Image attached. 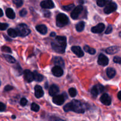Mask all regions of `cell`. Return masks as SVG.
Returning <instances> with one entry per match:
<instances>
[{
    "mask_svg": "<svg viewBox=\"0 0 121 121\" xmlns=\"http://www.w3.org/2000/svg\"><path fill=\"white\" fill-rule=\"evenodd\" d=\"M63 109L65 112L73 111L76 113H84L85 111V105L77 100H73L71 102L66 104L64 106Z\"/></svg>",
    "mask_w": 121,
    "mask_h": 121,
    "instance_id": "6da1fadb",
    "label": "cell"
},
{
    "mask_svg": "<svg viewBox=\"0 0 121 121\" xmlns=\"http://www.w3.org/2000/svg\"><path fill=\"white\" fill-rule=\"evenodd\" d=\"M66 38L64 36H57L52 43V47L55 52L59 53H65L66 47Z\"/></svg>",
    "mask_w": 121,
    "mask_h": 121,
    "instance_id": "7a4b0ae2",
    "label": "cell"
},
{
    "mask_svg": "<svg viewBox=\"0 0 121 121\" xmlns=\"http://www.w3.org/2000/svg\"><path fill=\"white\" fill-rule=\"evenodd\" d=\"M18 35L20 37H26L30 33L31 31L28 26L25 24H20L16 27Z\"/></svg>",
    "mask_w": 121,
    "mask_h": 121,
    "instance_id": "3957f363",
    "label": "cell"
},
{
    "mask_svg": "<svg viewBox=\"0 0 121 121\" xmlns=\"http://www.w3.org/2000/svg\"><path fill=\"white\" fill-rule=\"evenodd\" d=\"M69 18L65 14L60 13L57 15L56 25L59 27H63L69 23Z\"/></svg>",
    "mask_w": 121,
    "mask_h": 121,
    "instance_id": "277c9868",
    "label": "cell"
},
{
    "mask_svg": "<svg viewBox=\"0 0 121 121\" xmlns=\"http://www.w3.org/2000/svg\"><path fill=\"white\" fill-rule=\"evenodd\" d=\"M104 87L101 85L100 84H98V85H96V86H93L92 87V90H91V93H92V96L93 97H96L100 93L104 92Z\"/></svg>",
    "mask_w": 121,
    "mask_h": 121,
    "instance_id": "5b68a950",
    "label": "cell"
},
{
    "mask_svg": "<svg viewBox=\"0 0 121 121\" xmlns=\"http://www.w3.org/2000/svg\"><path fill=\"white\" fill-rule=\"evenodd\" d=\"M117 5L115 2H111L107 4L104 8V12L106 14H111V13H113V11L117 10Z\"/></svg>",
    "mask_w": 121,
    "mask_h": 121,
    "instance_id": "8992f818",
    "label": "cell"
},
{
    "mask_svg": "<svg viewBox=\"0 0 121 121\" xmlns=\"http://www.w3.org/2000/svg\"><path fill=\"white\" fill-rule=\"evenodd\" d=\"M83 9V8L82 5H78L74 8L73 11L71 13V17L73 19H77L79 17V15Z\"/></svg>",
    "mask_w": 121,
    "mask_h": 121,
    "instance_id": "52a82bcc",
    "label": "cell"
},
{
    "mask_svg": "<svg viewBox=\"0 0 121 121\" xmlns=\"http://www.w3.org/2000/svg\"><path fill=\"white\" fill-rule=\"evenodd\" d=\"M40 6L44 9H52L54 7V4L52 0H44L40 3Z\"/></svg>",
    "mask_w": 121,
    "mask_h": 121,
    "instance_id": "ba28073f",
    "label": "cell"
},
{
    "mask_svg": "<svg viewBox=\"0 0 121 121\" xmlns=\"http://www.w3.org/2000/svg\"><path fill=\"white\" fill-rule=\"evenodd\" d=\"M24 77L25 80L28 83L31 82L33 80H34L33 73H32L29 70L26 69L24 71Z\"/></svg>",
    "mask_w": 121,
    "mask_h": 121,
    "instance_id": "9c48e42d",
    "label": "cell"
},
{
    "mask_svg": "<svg viewBox=\"0 0 121 121\" xmlns=\"http://www.w3.org/2000/svg\"><path fill=\"white\" fill-rule=\"evenodd\" d=\"M98 63L102 66H106L109 63V59L106 56L103 54H100L99 56L98 60Z\"/></svg>",
    "mask_w": 121,
    "mask_h": 121,
    "instance_id": "30bf717a",
    "label": "cell"
},
{
    "mask_svg": "<svg viewBox=\"0 0 121 121\" xmlns=\"http://www.w3.org/2000/svg\"><path fill=\"white\" fill-rule=\"evenodd\" d=\"M100 100L104 105L106 106H109L111 104V98L107 93H104L100 97Z\"/></svg>",
    "mask_w": 121,
    "mask_h": 121,
    "instance_id": "8fae6325",
    "label": "cell"
},
{
    "mask_svg": "<svg viewBox=\"0 0 121 121\" xmlns=\"http://www.w3.org/2000/svg\"><path fill=\"white\" fill-rule=\"evenodd\" d=\"M65 98L62 95H56L53 97V102L54 104L57 105H61L65 102Z\"/></svg>",
    "mask_w": 121,
    "mask_h": 121,
    "instance_id": "7c38bea8",
    "label": "cell"
},
{
    "mask_svg": "<svg viewBox=\"0 0 121 121\" xmlns=\"http://www.w3.org/2000/svg\"><path fill=\"white\" fill-rule=\"evenodd\" d=\"M53 75L56 77H60L63 74V70L60 66H56L52 70Z\"/></svg>",
    "mask_w": 121,
    "mask_h": 121,
    "instance_id": "4fadbf2b",
    "label": "cell"
},
{
    "mask_svg": "<svg viewBox=\"0 0 121 121\" xmlns=\"http://www.w3.org/2000/svg\"><path fill=\"white\" fill-rule=\"evenodd\" d=\"M104 29H105V25L103 23H99L97 26L92 27L91 31L93 33H101L102 32L104 31Z\"/></svg>",
    "mask_w": 121,
    "mask_h": 121,
    "instance_id": "5bb4252c",
    "label": "cell"
},
{
    "mask_svg": "<svg viewBox=\"0 0 121 121\" xmlns=\"http://www.w3.org/2000/svg\"><path fill=\"white\" fill-rule=\"evenodd\" d=\"M72 51L79 57H82L84 56L83 52L79 46H73L72 47Z\"/></svg>",
    "mask_w": 121,
    "mask_h": 121,
    "instance_id": "9a60e30c",
    "label": "cell"
},
{
    "mask_svg": "<svg viewBox=\"0 0 121 121\" xmlns=\"http://www.w3.org/2000/svg\"><path fill=\"white\" fill-rule=\"evenodd\" d=\"M34 91H35V96L37 98H40L44 95V91L43 90L42 87L39 85H37L35 86L34 88Z\"/></svg>",
    "mask_w": 121,
    "mask_h": 121,
    "instance_id": "2e32d148",
    "label": "cell"
},
{
    "mask_svg": "<svg viewBox=\"0 0 121 121\" xmlns=\"http://www.w3.org/2000/svg\"><path fill=\"white\" fill-rule=\"evenodd\" d=\"M59 92V88L57 85H53L50 87L49 91H48V93L49 95L52 96H54L57 95Z\"/></svg>",
    "mask_w": 121,
    "mask_h": 121,
    "instance_id": "e0dca14e",
    "label": "cell"
},
{
    "mask_svg": "<svg viewBox=\"0 0 121 121\" xmlns=\"http://www.w3.org/2000/svg\"><path fill=\"white\" fill-rule=\"evenodd\" d=\"M120 50V48L118 46H111V47H108L106 50V52L108 54H114L115 53H118Z\"/></svg>",
    "mask_w": 121,
    "mask_h": 121,
    "instance_id": "ac0fdd59",
    "label": "cell"
},
{
    "mask_svg": "<svg viewBox=\"0 0 121 121\" xmlns=\"http://www.w3.org/2000/svg\"><path fill=\"white\" fill-rule=\"evenodd\" d=\"M36 30L41 34H46L47 32V28L45 25L40 24L36 26Z\"/></svg>",
    "mask_w": 121,
    "mask_h": 121,
    "instance_id": "d6986e66",
    "label": "cell"
},
{
    "mask_svg": "<svg viewBox=\"0 0 121 121\" xmlns=\"http://www.w3.org/2000/svg\"><path fill=\"white\" fill-rule=\"evenodd\" d=\"M106 74H107L108 77L110 79H112V78H114V76L116 74V71L112 67H109L106 69Z\"/></svg>",
    "mask_w": 121,
    "mask_h": 121,
    "instance_id": "ffe728a7",
    "label": "cell"
},
{
    "mask_svg": "<svg viewBox=\"0 0 121 121\" xmlns=\"http://www.w3.org/2000/svg\"><path fill=\"white\" fill-rule=\"evenodd\" d=\"M53 62H54V63L55 64L56 66H60V67H63L64 65H65V63H64V61L62 59V58L61 57H55L54 59H53Z\"/></svg>",
    "mask_w": 121,
    "mask_h": 121,
    "instance_id": "44dd1931",
    "label": "cell"
},
{
    "mask_svg": "<svg viewBox=\"0 0 121 121\" xmlns=\"http://www.w3.org/2000/svg\"><path fill=\"white\" fill-rule=\"evenodd\" d=\"M6 15L7 16V17L9 18V19H14L15 17V13L14 12L13 9L10 8H8L6 9Z\"/></svg>",
    "mask_w": 121,
    "mask_h": 121,
    "instance_id": "7402d4cb",
    "label": "cell"
},
{
    "mask_svg": "<svg viewBox=\"0 0 121 121\" xmlns=\"http://www.w3.org/2000/svg\"><path fill=\"white\" fill-rule=\"evenodd\" d=\"M33 74H34V80L37 82H41L44 79V76L42 74H40L38 73L37 71H34L33 72Z\"/></svg>",
    "mask_w": 121,
    "mask_h": 121,
    "instance_id": "603a6c76",
    "label": "cell"
},
{
    "mask_svg": "<svg viewBox=\"0 0 121 121\" xmlns=\"http://www.w3.org/2000/svg\"><path fill=\"white\" fill-rule=\"evenodd\" d=\"M111 2H112V0H96L97 4H98V6L100 7L106 5L108 4Z\"/></svg>",
    "mask_w": 121,
    "mask_h": 121,
    "instance_id": "cb8c5ba5",
    "label": "cell"
},
{
    "mask_svg": "<svg viewBox=\"0 0 121 121\" xmlns=\"http://www.w3.org/2000/svg\"><path fill=\"white\" fill-rule=\"evenodd\" d=\"M85 24L83 21H80L79 22H78L76 25V30L79 32L82 31L84 30L85 28Z\"/></svg>",
    "mask_w": 121,
    "mask_h": 121,
    "instance_id": "d4e9b609",
    "label": "cell"
},
{
    "mask_svg": "<svg viewBox=\"0 0 121 121\" xmlns=\"http://www.w3.org/2000/svg\"><path fill=\"white\" fill-rule=\"evenodd\" d=\"M84 50H85V51L86 53H88L91 54H95L96 53L95 49H94L93 48H91V47H89V46H87V45L84 46Z\"/></svg>",
    "mask_w": 121,
    "mask_h": 121,
    "instance_id": "484cf974",
    "label": "cell"
},
{
    "mask_svg": "<svg viewBox=\"0 0 121 121\" xmlns=\"http://www.w3.org/2000/svg\"><path fill=\"white\" fill-rule=\"evenodd\" d=\"M3 56L5 58V59L9 63H15V59L11 56L8 55V54H4Z\"/></svg>",
    "mask_w": 121,
    "mask_h": 121,
    "instance_id": "4316f807",
    "label": "cell"
},
{
    "mask_svg": "<svg viewBox=\"0 0 121 121\" xmlns=\"http://www.w3.org/2000/svg\"><path fill=\"white\" fill-rule=\"evenodd\" d=\"M8 34L9 35V36H10L11 37L15 38L18 35L17 32L16 30H14L13 28H9L8 30Z\"/></svg>",
    "mask_w": 121,
    "mask_h": 121,
    "instance_id": "83f0119b",
    "label": "cell"
},
{
    "mask_svg": "<svg viewBox=\"0 0 121 121\" xmlns=\"http://www.w3.org/2000/svg\"><path fill=\"white\" fill-rule=\"evenodd\" d=\"M69 93L70 96L71 97H73V98H74V97H75L77 95L76 89L74 88H73V87H72V88H70L69 89Z\"/></svg>",
    "mask_w": 121,
    "mask_h": 121,
    "instance_id": "f1b7e54d",
    "label": "cell"
},
{
    "mask_svg": "<svg viewBox=\"0 0 121 121\" xmlns=\"http://www.w3.org/2000/svg\"><path fill=\"white\" fill-rule=\"evenodd\" d=\"M31 109L34 112H38L40 109V106L35 103H33L31 105Z\"/></svg>",
    "mask_w": 121,
    "mask_h": 121,
    "instance_id": "f546056e",
    "label": "cell"
},
{
    "mask_svg": "<svg viewBox=\"0 0 121 121\" xmlns=\"http://www.w3.org/2000/svg\"><path fill=\"white\" fill-rule=\"evenodd\" d=\"M13 3L16 5L17 7H20L23 4V0H13Z\"/></svg>",
    "mask_w": 121,
    "mask_h": 121,
    "instance_id": "4dcf8cb0",
    "label": "cell"
},
{
    "mask_svg": "<svg viewBox=\"0 0 121 121\" xmlns=\"http://www.w3.org/2000/svg\"><path fill=\"white\" fill-rule=\"evenodd\" d=\"M74 4H70L68 5H65V6H63V9L64 10H66V11H70L71 9H72L73 8H74Z\"/></svg>",
    "mask_w": 121,
    "mask_h": 121,
    "instance_id": "1f68e13d",
    "label": "cell"
},
{
    "mask_svg": "<svg viewBox=\"0 0 121 121\" xmlns=\"http://www.w3.org/2000/svg\"><path fill=\"white\" fill-rule=\"evenodd\" d=\"M15 70L17 72V74H18L19 76L21 75V74L22 73V69L21 68L19 65H17V67H15Z\"/></svg>",
    "mask_w": 121,
    "mask_h": 121,
    "instance_id": "d6a6232c",
    "label": "cell"
},
{
    "mask_svg": "<svg viewBox=\"0 0 121 121\" xmlns=\"http://www.w3.org/2000/svg\"><path fill=\"white\" fill-rule=\"evenodd\" d=\"M8 26V25L7 24L1 23V22H0V30H5L7 29Z\"/></svg>",
    "mask_w": 121,
    "mask_h": 121,
    "instance_id": "836d02e7",
    "label": "cell"
},
{
    "mask_svg": "<svg viewBox=\"0 0 121 121\" xmlns=\"http://www.w3.org/2000/svg\"><path fill=\"white\" fill-rule=\"evenodd\" d=\"M1 50L3 52H7V53H11V48L9 47H7V46H3L2 47V48H1Z\"/></svg>",
    "mask_w": 121,
    "mask_h": 121,
    "instance_id": "e575fe53",
    "label": "cell"
},
{
    "mask_svg": "<svg viewBox=\"0 0 121 121\" xmlns=\"http://www.w3.org/2000/svg\"><path fill=\"white\" fill-rule=\"evenodd\" d=\"M27 104V100L26 99V98H23L21 99L20 100V105L22 106H25Z\"/></svg>",
    "mask_w": 121,
    "mask_h": 121,
    "instance_id": "d590c367",
    "label": "cell"
},
{
    "mask_svg": "<svg viewBox=\"0 0 121 121\" xmlns=\"http://www.w3.org/2000/svg\"><path fill=\"white\" fill-rule=\"evenodd\" d=\"M27 14V11L26 9H22V10H21L20 11V15L21 17H24L26 16V14Z\"/></svg>",
    "mask_w": 121,
    "mask_h": 121,
    "instance_id": "8d00e7d4",
    "label": "cell"
},
{
    "mask_svg": "<svg viewBox=\"0 0 121 121\" xmlns=\"http://www.w3.org/2000/svg\"><path fill=\"white\" fill-rule=\"evenodd\" d=\"M113 61L116 63L121 64V58L119 57H115L113 59Z\"/></svg>",
    "mask_w": 121,
    "mask_h": 121,
    "instance_id": "74e56055",
    "label": "cell"
},
{
    "mask_svg": "<svg viewBox=\"0 0 121 121\" xmlns=\"http://www.w3.org/2000/svg\"><path fill=\"white\" fill-rule=\"evenodd\" d=\"M6 108V106L5 104H4L3 103L0 102V112H3L5 111Z\"/></svg>",
    "mask_w": 121,
    "mask_h": 121,
    "instance_id": "f35d334b",
    "label": "cell"
},
{
    "mask_svg": "<svg viewBox=\"0 0 121 121\" xmlns=\"http://www.w3.org/2000/svg\"><path fill=\"white\" fill-rule=\"evenodd\" d=\"M50 121H65L63 119H60V118H57V117H52L50 118Z\"/></svg>",
    "mask_w": 121,
    "mask_h": 121,
    "instance_id": "ab89813d",
    "label": "cell"
},
{
    "mask_svg": "<svg viewBox=\"0 0 121 121\" xmlns=\"http://www.w3.org/2000/svg\"><path fill=\"white\" fill-rule=\"evenodd\" d=\"M112 31V27L111 26H109L108 27L107 29H106V31H105V34H110L111 33V32Z\"/></svg>",
    "mask_w": 121,
    "mask_h": 121,
    "instance_id": "60d3db41",
    "label": "cell"
},
{
    "mask_svg": "<svg viewBox=\"0 0 121 121\" xmlns=\"http://www.w3.org/2000/svg\"><path fill=\"white\" fill-rule=\"evenodd\" d=\"M13 89V87H12L11 86H9V85H7L5 87L4 90L5 91H11V90Z\"/></svg>",
    "mask_w": 121,
    "mask_h": 121,
    "instance_id": "b9f144b4",
    "label": "cell"
},
{
    "mask_svg": "<svg viewBox=\"0 0 121 121\" xmlns=\"http://www.w3.org/2000/svg\"><path fill=\"white\" fill-rule=\"evenodd\" d=\"M50 13L49 11H46L44 12V17H46L47 18H48L50 17Z\"/></svg>",
    "mask_w": 121,
    "mask_h": 121,
    "instance_id": "7bdbcfd3",
    "label": "cell"
},
{
    "mask_svg": "<svg viewBox=\"0 0 121 121\" xmlns=\"http://www.w3.org/2000/svg\"><path fill=\"white\" fill-rule=\"evenodd\" d=\"M118 98L119 100H121V91H120V92L118 93Z\"/></svg>",
    "mask_w": 121,
    "mask_h": 121,
    "instance_id": "ee69618b",
    "label": "cell"
},
{
    "mask_svg": "<svg viewBox=\"0 0 121 121\" xmlns=\"http://www.w3.org/2000/svg\"><path fill=\"white\" fill-rule=\"evenodd\" d=\"M56 34L54 32H52V33L50 34L51 37H56Z\"/></svg>",
    "mask_w": 121,
    "mask_h": 121,
    "instance_id": "f6af8a7d",
    "label": "cell"
},
{
    "mask_svg": "<svg viewBox=\"0 0 121 121\" xmlns=\"http://www.w3.org/2000/svg\"><path fill=\"white\" fill-rule=\"evenodd\" d=\"M2 15H3V11H2V9L0 8V17H2Z\"/></svg>",
    "mask_w": 121,
    "mask_h": 121,
    "instance_id": "bcb514c9",
    "label": "cell"
},
{
    "mask_svg": "<svg viewBox=\"0 0 121 121\" xmlns=\"http://www.w3.org/2000/svg\"><path fill=\"white\" fill-rule=\"evenodd\" d=\"M12 118H13V119H14V118H15V116L13 115V116H12Z\"/></svg>",
    "mask_w": 121,
    "mask_h": 121,
    "instance_id": "7dc6e473",
    "label": "cell"
},
{
    "mask_svg": "<svg viewBox=\"0 0 121 121\" xmlns=\"http://www.w3.org/2000/svg\"><path fill=\"white\" fill-rule=\"evenodd\" d=\"M119 35H120V36L121 37V32L120 33V34H119Z\"/></svg>",
    "mask_w": 121,
    "mask_h": 121,
    "instance_id": "c3c4849f",
    "label": "cell"
},
{
    "mask_svg": "<svg viewBox=\"0 0 121 121\" xmlns=\"http://www.w3.org/2000/svg\"><path fill=\"white\" fill-rule=\"evenodd\" d=\"M0 85H1V81H0Z\"/></svg>",
    "mask_w": 121,
    "mask_h": 121,
    "instance_id": "681fc988",
    "label": "cell"
}]
</instances>
